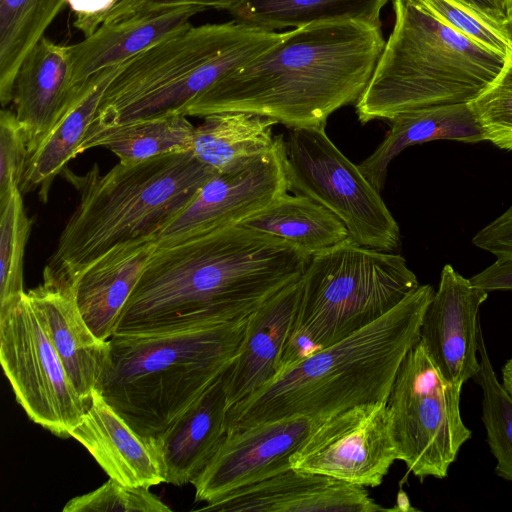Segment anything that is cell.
Here are the masks:
<instances>
[{
  "label": "cell",
  "instance_id": "obj_15",
  "mask_svg": "<svg viewBox=\"0 0 512 512\" xmlns=\"http://www.w3.org/2000/svg\"><path fill=\"white\" fill-rule=\"evenodd\" d=\"M489 292L450 264L440 274L420 326V341L441 375L463 386L479 371V311Z\"/></svg>",
  "mask_w": 512,
  "mask_h": 512
},
{
  "label": "cell",
  "instance_id": "obj_25",
  "mask_svg": "<svg viewBox=\"0 0 512 512\" xmlns=\"http://www.w3.org/2000/svg\"><path fill=\"white\" fill-rule=\"evenodd\" d=\"M123 64L104 69L84 82L73 104L28 155L19 187L21 192L38 189L40 199L47 201L53 179L69 160L79 154L80 145L96 118L103 94Z\"/></svg>",
  "mask_w": 512,
  "mask_h": 512
},
{
  "label": "cell",
  "instance_id": "obj_14",
  "mask_svg": "<svg viewBox=\"0 0 512 512\" xmlns=\"http://www.w3.org/2000/svg\"><path fill=\"white\" fill-rule=\"evenodd\" d=\"M315 420L295 416L228 430L192 483L195 501L209 503L291 469L290 457L303 445Z\"/></svg>",
  "mask_w": 512,
  "mask_h": 512
},
{
  "label": "cell",
  "instance_id": "obj_2",
  "mask_svg": "<svg viewBox=\"0 0 512 512\" xmlns=\"http://www.w3.org/2000/svg\"><path fill=\"white\" fill-rule=\"evenodd\" d=\"M385 39L380 25L359 20L312 23L286 31L276 44L229 74L182 114L241 111L286 127L326 125L366 89Z\"/></svg>",
  "mask_w": 512,
  "mask_h": 512
},
{
  "label": "cell",
  "instance_id": "obj_43",
  "mask_svg": "<svg viewBox=\"0 0 512 512\" xmlns=\"http://www.w3.org/2000/svg\"><path fill=\"white\" fill-rule=\"evenodd\" d=\"M504 27H505V30H506L510 40L512 41V9L509 12V16H508L506 22L504 23Z\"/></svg>",
  "mask_w": 512,
  "mask_h": 512
},
{
  "label": "cell",
  "instance_id": "obj_10",
  "mask_svg": "<svg viewBox=\"0 0 512 512\" xmlns=\"http://www.w3.org/2000/svg\"><path fill=\"white\" fill-rule=\"evenodd\" d=\"M325 126L292 128L285 139L288 190L316 201L343 222L361 246L400 248L399 225L380 192L330 140Z\"/></svg>",
  "mask_w": 512,
  "mask_h": 512
},
{
  "label": "cell",
  "instance_id": "obj_20",
  "mask_svg": "<svg viewBox=\"0 0 512 512\" xmlns=\"http://www.w3.org/2000/svg\"><path fill=\"white\" fill-rule=\"evenodd\" d=\"M70 437L88 450L109 478L123 485L149 488L165 482L156 439L135 432L96 390Z\"/></svg>",
  "mask_w": 512,
  "mask_h": 512
},
{
  "label": "cell",
  "instance_id": "obj_37",
  "mask_svg": "<svg viewBox=\"0 0 512 512\" xmlns=\"http://www.w3.org/2000/svg\"><path fill=\"white\" fill-rule=\"evenodd\" d=\"M239 0H123L114 5L99 19L103 23L120 21L132 16L193 7L200 11L219 9L229 11Z\"/></svg>",
  "mask_w": 512,
  "mask_h": 512
},
{
  "label": "cell",
  "instance_id": "obj_4",
  "mask_svg": "<svg viewBox=\"0 0 512 512\" xmlns=\"http://www.w3.org/2000/svg\"><path fill=\"white\" fill-rule=\"evenodd\" d=\"M217 172L191 151L118 163L104 175L95 163L72 182L80 199L66 222L43 277L73 285L113 247L155 237Z\"/></svg>",
  "mask_w": 512,
  "mask_h": 512
},
{
  "label": "cell",
  "instance_id": "obj_8",
  "mask_svg": "<svg viewBox=\"0 0 512 512\" xmlns=\"http://www.w3.org/2000/svg\"><path fill=\"white\" fill-rule=\"evenodd\" d=\"M419 285L400 254L351 238L314 254L301 277L299 309L280 370L376 321Z\"/></svg>",
  "mask_w": 512,
  "mask_h": 512
},
{
  "label": "cell",
  "instance_id": "obj_26",
  "mask_svg": "<svg viewBox=\"0 0 512 512\" xmlns=\"http://www.w3.org/2000/svg\"><path fill=\"white\" fill-rule=\"evenodd\" d=\"M271 235L313 256L350 238L343 222L316 201L283 194L241 223Z\"/></svg>",
  "mask_w": 512,
  "mask_h": 512
},
{
  "label": "cell",
  "instance_id": "obj_42",
  "mask_svg": "<svg viewBox=\"0 0 512 512\" xmlns=\"http://www.w3.org/2000/svg\"><path fill=\"white\" fill-rule=\"evenodd\" d=\"M502 384L512 395V358H510L501 369Z\"/></svg>",
  "mask_w": 512,
  "mask_h": 512
},
{
  "label": "cell",
  "instance_id": "obj_24",
  "mask_svg": "<svg viewBox=\"0 0 512 512\" xmlns=\"http://www.w3.org/2000/svg\"><path fill=\"white\" fill-rule=\"evenodd\" d=\"M388 121L390 129L381 144L358 165L361 173L379 192L384 188L390 162L410 146L434 140L486 141L469 103L415 109Z\"/></svg>",
  "mask_w": 512,
  "mask_h": 512
},
{
  "label": "cell",
  "instance_id": "obj_11",
  "mask_svg": "<svg viewBox=\"0 0 512 512\" xmlns=\"http://www.w3.org/2000/svg\"><path fill=\"white\" fill-rule=\"evenodd\" d=\"M0 362L27 416L69 438L88 407L82 401L25 295L0 313Z\"/></svg>",
  "mask_w": 512,
  "mask_h": 512
},
{
  "label": "cell",
  "instance_id": "obj_31",
  "mask_svg": "<svg viewBox=\"0 0 512 512\" xmlns=\"http://www.w3.org/2000/svg\"><path fill=\"white\" fill-rule=\"evenodd\" d=\"M479 371L474 379L482 390V422L496 459V474L512 482V395L499 381L482 330L479 332Z\"/></svg>",
  "mask_w": 512,
  "mask_h": 512
},
{
  "label": "cell",
  "instance_id": "obj_5",
  "mask_svg": "<svg viewBox=\"0 0 512 512\" xmlns=\"http://www.w3.org/2000/svg\"><path fill=\"white\" fill-rule=\"evenodd\" d=\"M248 317L159 334L114 333L95 390L135 432L157 438L231 366Z\"/></svg>",
  "mask_w": 512,
  "mask_h": 512
},
{
  "label": "cell",
  "instance_id": "obj_33",
  "mask_svg": "<svg viewBox=\"0 0 512 512\" xmlns=\"http://www.w3.org/2000/svg\"><path fill=\"white\" fill-rule=\"evenodd\" d=\"M469 105L486 141L512 151V45L500 72Z\"/></svg>",
  "mask_w": 512,
  "mask_h": 512
},
{
  "label": "cell",
  "instance_id": "obj_34",
  "mask_svg": "<svg viewBox=\"0 0 512 512\" xmlns=\"http://www.w3.org/2000/svg\"><path fill=\"white\" fill-rule=\"evenodd\" d=\"M169 512L147 487L126 486L109 478L99 488L69 500L63 512Z\"/></svg>",
  "mask_w": 512,
  "mask_h": 512
},
{
  "label": "cell",
  "instance_id": "obj_41",
  "mask_svg": "<svg viewBox=\"0 0 512 512\" xmlns=\"http://www.w3.org/2000/svg\"><path fill=\"white\" fill-rule=\"evenodd\" d=\"M494 22L504 24L512 9V0H451Z\"/></svg>",
  "mask_w": 512,
  "mask_h": 512
},
{
  "label": "cell",
  "instance_id": "obj_13",
  "mask_svg": "<svg viewBox=\"0 0 512 512\" xmlns=\"http://www.w3.org/2000/svg\"><path fill=\"white\" fill-rule=\"evenodd\" d=\"M285 139L274 137L266 152L217 172L157 236V243L236 225L288 191Z\"/></svg>",
  "mask_w": 512,
  "mask_h": 512
},
{
  "label": "cell",
  "instance_id": "obj_39",
  "mask_svg": "<svg viewBox=\"0 0 512 512\" xmlns=\"http://www.w3.org/2000/svg\"><path fill=\"white\" fill-rule=\"evenodd\" d=\"M469 279L474 286L487 292L512 291V254L498 257L494 263Z\"/></svg>",
  "mask_w": 512,
  "mask_h": 512
},
{
  "label": "cell",
  "instance_id": "obj_27",
  "mask_svg": "<svg viewBox=\"0 0 512 512\" xmlns=\"http://www.w3.org/2000/svg\"><path fill=\"white\" fill-rule=\"evenodd\" d=\"M195 127L182 113H171L114 126H91L79 148L83 151L102 146L123 164L153 157L191 151Z\"/></svg>",
  "mask_w": 512,
  "mask_h": 512
},
{
  "label": "cell",
  "instance_id": "obj_17",
  "mask_svg": "<svg viewBox=\"0 0 512 512\" xmlns=\"http://www.w3.org/2000/svg\"><path fill=\"white\" fill-rule=\"evenodd\" d=\"M76 392L90 407L107 366L110 344L96 337L82 317L73 286L43 277L26 292Z\"/></svg>",
  "mask_w": 512,
  "mask_h": 512
},
{
  "label": "cell",
  "instance_id": "obj_1",
  "mask_svg": "<svg viewBox=\"0 0 512 512\" xmlns=\"http://www.w3.org/2000/svg\"><path fill=\"white\" fill-rule=\"evenodd\" d=\"M311 256L240 224L157 243L115 333L159 334L248 317Z\"/></svg>",
  "mask_w": 512,
  "mask_h": 512
},
{
  "label": "cell",
  "instance_id": "obj_30",
  "mask_svg": "<svg viewBox=\"0 0 512 512\" xmlns=\"http://www.w3.org/2000/svg\"><path fill=\"white\" fill-rule=\"evenodd\" d=\"M66 5L65 0H0V102L13 101L17 71L29 50Z\"/></svg>",
  "mask_w": 512,
  "mask_h": 512
},
{
  "label": "cell",
  "instance_id": "obj_16",
  "mask_svg": "<svg viewBox=\"0 0 512 512\" xmlns=\"http://www.w3.org/2000/svg\"><path fill=\"white\" fill-rule=\"evenodd\" d=\"M204 511L376 512L365 487L293 468L206 503Z\"/></svg>",
  "mask_w": 512,
  "mask_h": 512
},
{
  "label": "cell",
  "instance_id": "obj_32",
  "mask_svg": "<svg viewBox=\"0 0 512 512\" xmlns=\"http://www.w3.org/2000/svg\"><path fill=\"white\" fill-rule=\"evenodd\" d=\"M32 220L19 188L0 204V313L24 295L23 265Z\"/></svg>",
  "mask_w": 512,
  "mask_h": 512
},
{
  "label": "cell",
  "instance_id": "obj_19",
  "mask_svg": "<svg viewBox=\"0 0 512 512\" xmlns=\"http://www.w3.org/2000/svg\"><path fill=\"white\" fill-rule=\"evenodd\" d=\"M300 296L301 278L249 315L238 355L224 373L228 409L266 385L279 372Z\"/></svg>",
  "mask_w": 512,
  "mask_h": 512
},
{
  "label": "cell",
  "instance_id": "obj_18",
  "mask_svg": "<svg viewBox=\"0 0 512 512\" xmlns=\"http://www.w3.org/2000/svg\"><path fill=\"white\" fill-rule=\"evenodd\" d=\"M83 84H73L68 46L43 36L29 50L17 71L13 92L14 113L23 128L28 155L73 104Z\"/></svg>",
  "mask_w": 512,
  "mask_h": 512
},
{
  "label": "cell",
  "instance_id": "obj_12",
  "mask_svg": "<svg viewBox=\"0 0 512 512\" xmlns=\"http://www.w3.org/2000/svg\"><path fill=\"white\" fill-rule=\"evenodd\" d=\"M396 460L386 403L374 402L316 419L290 464L366 488L379 486Z\"/></svg>",
  "mask_w": 512,
  "mask_h": 512
},
{
  "label": "cell",
  "instance_id": "obj_7",
  "mask_svg": "<svg viewBox=\"0 0 512 512\" xmlns=\"http://www.w3.org/2000/svg\"><path fill=\"white\" fill-rule=\"evenodd\" d=\"M285 34L235 20L191 24L123 64L105 90L91 126L107 127L182 113L214 84Z\"/></svg>",
  "mask_w": 512,
  "mask_h": 512
},
{
  "label": "cell",
  "instance_id": "obj_36",
  "mask_svg": "<svg viewBox=\"0 0 512 512\" xmlns=\"http://www.w3.org/2000/svg\"><path fill=\"white\" fill-rule=\"evenodd\" d=\"M28 159L27 141L15 113L0 114V204L20 187Z\"/></svg>",
  "mask_w": 512,
  "mask_h": 512
},
{
  "label": "cell",
  "instance_id": "obj_38",
  "mask_svg": "<svg viewBox=\"0 0 512 512\" xmlns=\"http://www.w3.org/2000/svg\"><path fill=\"white\" fill-rule=\"evenodd\" d=\"M472 243L496 258L512 254V205L480 229Z\"/></svg>",
  "mask_w": 512,
  "mask_h": 512
},
{
  "label": "cell",
  "instance_id": "obj_29",
  "mask_svg": "<svg viewBox=\"0 0 512 512\" xmlns=\"http://www.w3.org/2000/svg\"><path fill=\"white\" fill-rule=\"evenodd\" d=\"M389 0H239L228 12L235 21L267 31L312 23L359 20L381 24Z\"/></svg>",
  "mask_w": 512,
  "mask_h": 512
},
{
  "label": "cell",
  "instance_id": "obj_23",
  "mask_svg": "<svg viewBox=\"0 0 512 512\" xmlns=\"http://www.w3.org/2000/svg\"><path fill=\"white\" fill-rule=\"evenodd\" d=\"M199 12L181 7L101 24L84 40L68 46L73 84L81 86L98 72L123 64L184 30Z\"/></svg>",
  "mask_w": 512,
  "mask_h": 512
},
{
  "label": "cell",
  "instance_id": "obj_22",
  "mask_svg": "<svg viewBox=\"0 0 512 512\" xmlns=\"http://www.w3.org/2000/svg\"><path fill=\"white\" fill-rule=\"evenodd\" d=\"M227 410L223 374L155 438L165 483H193L203 472L227 434Z\"/></svg>",
  "mask_w": 512,
  "mask_h": 512
},
{
  "label": "cell",
  "instance_id": "obj_40",
  "mask_svg": "<svg viewBox=\"0 0 512 512\" xmlns=\"http://www.w3.org/2000/svg\"><path fill=\"white\" fill-rule=\"evenodd\" d=\"M75 13L74 26L85 37L91 35L99 27L100 17L109 11L117 0H65Z\"/></svg>",
  "mask_w": 512,
  "mask_h": 512
},
{
  "label": "cell",
  "instance_id": "obj_28",
  "mask_svg": "<svg viewBox=\"0 0 512 512\" xmlns=\"http://www.w3.org/2000/svg\"><path fill=\"white\" fill-rule=\"evenodd\" d=\"M275 120L258 114L227 111L210 114L195 127L192 153L221 172L235 163L268 151L274 143Z\"/></svg>",
  "mask_w": 512,
  "mask_h": 512
},
{
  "label": "cell",
  "instance_id": "obj_3",
  "mask_svg": "<svg viewBox=\"0 0 512 512\" xmlns=\"http://www.w3.org/2000/svg\"><path fill=\"white\" fill-rule=\"evenodd\" d=\"M434 291L429 284L419 285L376 321L280 370L227 410V431L287 417L320 419L361 404L386 403L403 359L420 339Z\"/></svg>",
  "mask_w": 512,
  "mask_h": 512
},
{
  "label": "cell",
  "instance_id": "obj_35",
  "mask_svg": "<svg viewBox=\"0 0 512 512\" xmlns=\"http://www.w3.org/2000/svg\"><path fill=\"white\" fill-rule=\"evenodd\" d=\"M454 31L487 50L506 56L511 48L504 24L489 20L451 0H419Z\"/></svg>",
  "mask_w": 512,
  "mask_h": 512
},
{
  "label": "cell",
  "instance_id": "obj_21",
  "mask_svg": "<svg viewBox=\"0 0 512 512\" xmlns=\"http://www.w3.org/2000/svg\"><path fill=\"white\" fill-rule=\"evenodd\" d=\"M157 246L155 237L117 245L88 265L73 283L76 302L93 334L108 341Z\"/></svg>",
  "mask_w": 512,
  "mask_h": 512
},
{
  "label": "cell",
  "instance_id": "obj_44",
  "mask_svg": "<svg viewBox=\"0 0 512 512\" xmlns=\"http://www.w3.org/2000/svg\"><path fill=\"white\" fill-rule=\"evenodd\" d=\"M121 1H123V0H117V1H116V4H117V3H120ZM116 4H115V5H116Z\"/></svg>",
  "mask_w": 512,
  "mask_h": 512
},
{
  "label": "cell",
  "instance_id": "obj_6",
  "mask_svg": "<svg viewBox=\"0 0 512 512\" xmlns=\"http://www.w3.org/2000/svg\"><path fill=\"white\" fill-rule=\"evenodd\" d=\"M393 29L371 79L355 103L359 121L476 98L506 56L454 31L419 0H392Z\"/></svg>",
  "mask_w": 512,
  "mask_h": 512
},
{
  "label": "cell",
  "instance_id": "obj_9",
  "mask_svg": "<svg viewBox=\"0 0 512 512\" xmlns=\"http://www.w3.org/2000/svg\"><path fill=\"white\" fill-rule=\"evenodd\" d=\"M461 386L447 381L419 341L403 359L386 401L398 460L421 481L444 479L472 431L460 413Z\"/></svg>",
  "mask_w": 512,
  "mask_h": 512
}]
</instances>
